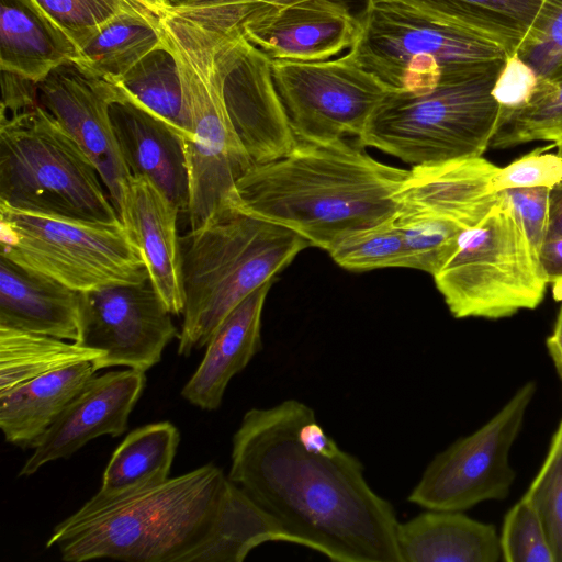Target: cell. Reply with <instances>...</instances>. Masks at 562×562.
<instances>
[{"label": "cell", "instance_id": "cell-1", "mask_svg": "<svg viewBox=\"0 0 562 562\" xmlns=\"http://www.w3.org/2000/svg\"><path fill=\"white\" fill-rule=\"evenodd\" d=\"M308 405L291 398L247 411L232 440L228 479L271 514L296 544L336 562H401L398 520L358 458L323 453L297 435Z\"/></svg>", "mask_w": 562, "mask_h": 562}, {"label": "cell", "instance_id": "cell-2", "mask_svg": "<svg viewBox=\"0 0 562 562\" xmlns=\"http://www.w3.org/2000/svg\"><path fill=\"white\" fill-rule=\"evenodd\" d=\"M409 170L380 162L346 139L295 140L292 150L255 164L228 203L329 251L345 237L395 216Z\"/></svg>", "mask_w": 562, "mask_h": 562}, {"label": "cell", "instance_id": "cell-3", "mask_svg": "<svg viewBox=\"0 0 562 562\" xmlns=\"http://www.w3.org/2000/svg\"><path fill=\"white\" fill-rule=\"evenodd\" d=\"M226 480L209 463L120 496H93L55 526L46 547L67 562H183L206 536Z\"/></svg>", "mask_w": 562, "mask_h": 562}, {"label": "cell", "instance_id": "cell-4", "mask_svg": "<svg viewBox=\"0 0 562 562\" xmlns=\"http://www.w3.org/2000/svg\"><path fill=\"white\" fill-rule=\"evenodd\" d=\"M183 322L178 353L189 356L252 291L310 247L299 234L227 203L180 236Z\"/></svg>", "mask_w": 562, "mask_h": 562}, {"label": "cell", "instance_id": "cell-5", "mask_svg": "<svg viewBox=\"0 0 562 562\" xmlns=\"http://www.w3.org/2000/svg\"><path fill=\"white\" fill-rule=\"evenodd\" d=\"M162 37L182 81L193 139L184 143L190 184V229L202 226L228 203L237 181L256 164L226 109L217 60V29L164 13Z\"/></svg>", "mask_w": 562, "mask_h": 562}, {"label": "cell", "instance_id": "cell-6", "mask_svg": "<svg viewBox=\"0 0 562 562\" xmlns=\"http://www.w3.org/2000/svg\"><path fill=\"white\" fill-rule=\"evenodd\" d=\"M502 66L442 79L426 93L391 91L359 143L413 166L483 156L502 123L492 95Z\"/></svg>", "mask_w": 562, "mask_h": 562}, {"label": "cell", "instance_id": "cell-7", "mask_svg": "<svg viewBox=\"0 0 562 562\" xmlns=\"http://www.w3.org/2000/svg\"><path fill=\"white\" fill-rule=\"evenodd\" d=\"M91 160L40 104L0 119V203L69 218L119 223Z\"/></svg>", "mask_w": 562, "mask_h": 562}, {"label": "cell", "instance_id": "cell-8", "mask_svg": "<svg viewBox=\"0 0 562 562\" xmlns=\"http://www.w3.org/2000/svg\"><path fill=\"white\" fill-rule=\"evenodd\" d=\"M349 54L391 91L426 93L446 78L503 65L507 53L462 29L396 3H368Z\"/></svg>", "mask_w": 562, "mask_h": 562}, {"label": "cell", "instance_id": "cell-9", "mask_svg": "<svg viewBox=\"0 0 562 562\" xmlns=\"http://www.w3.org/2000/svg\"><path fill=\"white\" fill-rule=\"evenodd\" d=\"M434 280L456 318L499 319L535 310L548 288L538 251L503 192L479 225L462 232Z\"/></svg>", "mask_w": 562, "mask_h": 562}, {"label": "cell", "instance_id": "cell-10", "mask_svg": "<svg viewBox=\"0 0 562 562\" xmlns=\"http://www.w3.org/2000/svg\"><path fill=\"white\" fill-rule=\"evenodd\" d=\"M1 255L83 292L149 278L125 226L0 203Z\"/></svg>", "mask_w": 562, "mask_h": 562}, {"label": "cell", "instance_id": "cell-11", "mask_svg": "<svg viewBox=\"0 0 562 562\" xmlns=\"http://www.w3.org/2000/svg\"><path fill=\"white\" fill-rule=\"evenodd\" d=\"M536 391L535 381L526 382L482 427L435 456L407 501L425 509L464 512L506 498L516 476L509 452Z\"/></svg>", "mask_w": 562, "mask_h": 562}, {"label": "cell", "instance_id": "cell-12", "mask_svg": "<svg viewBox=\"0 0 562 562\" xmlns=\"http://www.w3.org/2000/svg\"><path fill=\"white\" fill-rule=\"evenodd\" d=\"M272 78L296 140L359 137L391 90L348 53L321 61H271Z\"/></svg>", "mask_w": 562, "mask_h": 562}, {"label": "cell", "instance_id": "cell-13", "mask_svg": "<svg viewBox=\"0 0 562 562\" xmlns=\"http://www.w3.org/2000/svg\"><path fill=\"white\" fill-rule=\"evenodd\" d=\"M80 325L76 342L101 351L97 370L123 366L145 372L166 346L179 338L170 311L150 278L80 292Z\"/></svg>", "mask_w": 562, "mask_h": 562}, {"label": "cell", "instance_id": "cell-14", "mask_svg": "<svg viewBox=\"0 0 562 562\" xmlns=\"http://www.w3.org/2000/svg\"><path fill=\"white\" fill-rule=\"evenodd\" d=\"M214 27L225 105L245 148L256 164L289 154L296 139L273 82L271 60L240 30Z\"/></svg>", "mask_w": 562, "mask_h": 562}, {"label": "cell", "instance_id": "cell-15", "mask_svg": "<svg viewBox=\"0 0 562 562\" xmlns=\"http://www.w3.org/2000/svg\"><path fill=\"white\" fill-rule=\"evenodd\" d=\"M115 86L67 61L37 82V101L94 165L119 214L132 177L109 108Z\"/></svg>", "mask_w": 562, "mask_h": 562}, {"label": "cell", "instance_id": "cell-16", "mask_svg": "<svg viewBox=\"0 0 562 562\" xmlns=\"http://www.w3.org/2000/svg\"><path fill=\"white\" fill-rule=\"evenodd\" d=\"M145 383V372L131 368L92 376L40 439L19 475L69 458L97 437L121 436Z\"/></svg>", "mask_w": 562, "mask_h": 562}, {"label": "cell", "instance_id": "cell-17", "mask_svg": "<svg viewBox=\"0 0 562 562\" xmlns=\"http://www.w3.org/2000/svg\"><path fill=\"white\" fill-rule=\"evenodd\" d=\"M498 168L483 156L413 166L395 194V215L475 227L498 201L491 189Z\"/></svg>", "mask_w": 562, "mask_h": 562}, {"label": "cell", "instance_id": "cell-18", "mask_svg": "<svg viewBox=\"0 0 562 562\" xmlns=\"http://www.w3.org/2000/svg\"><path fill=\"white\" fill-rule=\"evenodd\" d=\"M359 29L360 16L342 0H303L248 24L243 35L271 61H321L351 48Z\"/></svg>", "mask_w": 562, "mask_h": 562}, {"label": "cell", "instance_id": "cell-19", "mask_svg": "<svg viewBox=\"0 0 562 562\" xmlns=\"http://www.w3.org/2000/svg\"><path fill=\"white\" fill-rule=\"evenodd\" d=\"M109 112L131 175L148 178L180 212H188L190 184L183 139L116 86Z\"/></svg>", "mask_w": 562, "mask_h": 562}, {"label": "cell", "instance_id": "cell-20", "mask_svg": "<svg viewBox=\"0 0 562 562\" xmlns=\"http://www.w3.org/2000/svg\"><path fill=\"white\" fill-rule=\"evenodd\" d=\"M178 207L148 178H130L119 216L139 249L149 278L171 314H182L184 293L181 269Z\"/></svg>", "mask_w": 562, "mask_h": 562}, {"label": "cell", "instance_id": "cell-21", "mask_svg": "<svg viewBox=\"0 0 562 562\" xmlns=\"http://www.w3.org/2000/svg\"><path fill=\"white\" fill-rule=\"evenodd\" d=\"M80 292L0 255V326L77 341Z\"/></svg>", "mask_w": 562, "mask_h": 562}, {"label": "cell", "instance_id": "cell-22", "mask_svg": "<svg viewBox=\"0 0 562 562\" xmlns=\"http://www.w3.org/2000/svg\"><path fill=\"white\" fill-rule=\"evenodd\" d=\"M271 284L252 291L215 329L204 358L181 391L189 403L206 411L218 408L232 378L261 349V315Z\"/></svg>", "mask_w": 562, "mask_h": 562}, {"label": "cell", "instance_id": "cell-23", "mask_svg": "<svg viewBox=\"0 0 562 562\" xmlns=\"http://www.w3.org/2000/svg\"><path fill=\"white\" fill-rule=\"evenodd\" d=\"M401 562H497L502 560L494 525L461 510L426 509L398 522Z\"/></svg>", "mask_w": 562, "mask_h": 562}, {"label": "cell", "instance_id": "cell-24", "mask_svg": "<svg viewBox=\"0 0 562 562\" xmlns=\"http://www.w3.org/2000/svg\"><path fill=\"white\" fill-rule=\"evenodd\" d=\"M77 53L69 36L33 0H0V69L37 83Z\"/></svg>", "mask_w": 562, "mask_h": 562}, {"label": "cell", "instance_id": "cell-25", "mask_svg": "<svg viewBox=\"0 0 562 562\" xmlns=\"http://www.w3.org/2000/svg\"><path fill=\"white\" fill-rule=\"evenodd\" d=\"M94 372L92 361H83L1 394L0 427L5 441L22 449H34Z\"/></svg>", "mask_w": 562, "mask_h": 562}, {"label": "cell", "instance_id": "cell-26", "mask_svg": "<svg viewBox=\"0 0 562 562\" xmlns=\"http://www.w3.org/2000/svg\"><path fill=\"white\" fill-rule=\"evenodd\" d=\"M271 541L296 544L279 520L227 477L206 536L183 562H241L252 549Z\"/></svg>", "mask_w": 562, "mask_h": 562}, {"label": "cell", "instance_id": "cell-27", "mask_svg": "<svg viewBox=\"0 0 562 562\" xmlns=\"http://www.w3.org/2000/svg\"><path fill=\"white\" fill-rule=\"evenodd\" d=\"M401 4L462 27L499 47L519 50L546 0H368Z\"/></svg>", "mask_w": 562, "mask_h": 562}, {"label": "cell", "instance_id": "cell-28", "mask_svg": "<svg viewBox=\"0 0 562 562\" xmlns=\"http://www.w3.org/2000/svg\"><path fill=\"white\" fill-rule=\"evenodd\" d=\"M161 15L144 4L122 10L102 25L72 61L94 77L116 82L162 43Z\"/></svg>", "mask_w": 562, "mask_h": 562}, {"label": "cell", "instance_id": "cell-29", "mask_svg": "<svg viewBox=\"0 0 562 562\" xmlns=\"http://www.w3.org/2000/svg\"><path fill=\"white\" fill-rule=\"evenodd\" d=\"M179 441L180 434L169 422L131 431L112 453L94 496L115 497L166 481Z\"/></svg>", "mask_w": 562, "mask_h": 562}, {"label": "cell", "instance_id": "cell-30", "mask_svg": "<svg viewBox=\"0 0 562 562\" xmlns=\"http://www.w3.org/2000/svg\"><path fill=\"white\" fill-rule=\"evenodd\" d=\"M113 85L126 97L165 121L184 143L193 139L179 67L164 37L159 46Z\"/></svg>", "mask_w": 562, "mask_h": 562}, {"label": "cell", "instance_id": "cell-31", "mask_svg": "<svg viewBox=\"0 0 562 562\" xmlns=\"http://www.w3.org/2000/svg\"><path fill=\"white\" fill-rule=\"evenodd\" d=\"M76 341L0 326V395L69 366L103 358Z\"/></svg>", "mask_w": 562, "mask_h": 562}, {"label": "cell", "instance_id": "cell-32", "mask_svg": "<svg viewBox=\"0 0 562 562\" xmlns=\"http://www.w3.org/2000/svg\"><path fill=\"white\" fill-rule=\"evenodd\" d=\"M535 140L562 149V58L543 76L530 102L501 124L492 148H508Z\"/></svg>", "mask_w": 562, "mask_h": 562}, {"label": "cell", "instance_id": "cell-33", "mask_svg": "<svg viewBox=\"0 0 562 562\" xmlns=\"http://www.w3.org/2000/svg\"><path fill=\"white\" fill-rule=\"evenodd\" d=\"M394 217L345 237L328 251L330 257L352 271L405 268L403 235Z\"/></svg>", "mask_w": 562, "mask_h": 562}, {"label": "cell", "instance_id": "cell-34", "mask_svg": "<svg viewBox=\"0 0 562 562\" xmlns=\"http://www.w3.org/2000/svg\"><path fill=\"white\" fill-rule=\"evenodd\" d=\"M404 240L405 268L436 276L456 252L462 227L432 217H398Z\"/></svg>", "mask_w": 562, "mask_h": 562}, {"label": "cell", "instance_id": "cell-35", "mask_svg": "<svg viewBox=\"0 0 562 562\" xmlns=\"http://www.w3.org/2000/svg\"><path fill=\"white\" fill-rule=\"evenodd\" d=\"M499 546L506 562H555L543 521L526 493L506 513Z\"/></svg>", "mask_w": 562, "mask_h": 562}, {"label": "cell", "instance_id": "cell-36", "mask_svg": "<svg viewBox=\"0 0 562 562\" xmlns=\"http://www.w3.org/2000/svg\"><path fill=\"white\" fill-rule=\"evenodd\" d=\"M526 494L540 514L555 562H562V419Z\"/></svg>", "mask_w": 562, "mask_h": 562}, {"label": "cell", "instance_id": "cell-37", "mask_svg": "<svg viewBox=\"0 0 562 562\" xmlns=\"http://www.w3.org/2000/svg\"><path fill=\"white\" fill-rule=\"evenodd\" d=\"M303 0H162L164 10L225 30L248 24Z\"/></svg>", "mask_w": 562, "mask_h": 562}, {"label": "cell", "instance_id": "cell-38", "mask_svg": "<svg viewBox=\"0 0 562 562\" xmlns=\"http://www.w3.org/2000/svg\"><path fill=\"white\" fill-rule=\"evenodd\" d=\"M33 1L69 36L77 50L81 49L103 24L122 10L134 4H144L138 0Z\"/></svg>", "mask_w": 562, "mask_h": 562}, {"label": "cell", "instance_id": "cell-39", "mask_svg": "<svg viewBox=\"0 0 562 562\" xmlns=\"http://www.w3.org/2000/svg\"><path fill=\"white\" fill-rule=\"evenodd\" d=\"M551 147V146H550ZM536 148L498 168L491 181V189L499 193L509 189L548 188L562 183V149Z\"/></svg>", "mask_w": 562, "mask_h": 562}, {"label": "cell", "instance_id": "cell-40", "mask_svg": "<svg viewBox=\"0 0 562 562\" xmlns=\"http://www.w3.org/2000/svg\"><path fill=\"white\" fill-rule=\"evenodd\" d=\"M517 54L539 77L562 58V0H546L539 20Z\"/></svg>", "mask_w": 562, "mask_h": 562}, {"label": "cell", "instance_id": "cell-41", "mask_svg": "<svg viewBox=\"0 0 562 562\" xmlns=\"http://www.w3.org/2000/svg\"><path fill=\"white\" fill-rule=\"evenodd\" d=\"M538 82V72L517 53L506 57L492 89L502 109V122L530 102Z\"/></svg>", "mask_w": 562, "mask_h": 562}, {"label": "cell", "instance_id": "cell-42", "mask_svg": "<svg viewBox=\"0 0 562 562\" xmlns=\"http://www.w3.org/2000/svg\"><path fill=\"white\" fill-rule=\"evenodd\" d=\"M550 190L521 188L503 191L538 255L548 234Z\"/></svg>", "mask_w": 562, "mask_h": 562}, {"label": "cell", "instance_id": "cell-43", "mask_svg": "<svg viewBox=\"0 0 562 562\" xmlns=\"http://www.w3.org/2000/svg\"><path fill=\"white\" fill-rule=\"evenodd\" d=\"M1 70V117L26 111L36 104L37 83L11 71Z\"/></svg>", "mask_w": 562, "mask_h": 562}, {"label": "cell", "instance_id": "cell-44", "mask_svg": "<svg viewBox=\"0 0 562 562\" xmlns=\"http://www.w3.org/2000/svg\"><path fill=\"white\" fill-rule=\"evenodd\" d=\"M539 261L555 300L562 301V234H548L539 249Z\"/></svg>", "mask_w": 562, "mask_h": 562}, {"label": "cell", "instance_id": "cell-45", "mask_svg": "<svg viewBox=\"0 0 562 562\" xmlns=\"http://www.w3.org/2000/svg\"><path fill=\"white\" fill-rule=\"evenodd\" d=\"M546 346L560 380L562 381V303L557 313L553 329L546 339Z\"/></svg>", "mask_w": 562, "mask_h": 562}, {"label": "cell", "instance_id": "cell-46", "mask_svg": "<svg viewBox=\"0 0 562 562\" xmlns=\"http://www.w3.org/2000/svg\"><path fill=\"white\" fill-rule=\"evenodd\" d=\"M548 234H562V183L550 190Z\"/></svg>", "mask_w": 562, "mask_h": 562}, {"label": "cell", "instance_id": "cell-47", "mask_svg": "<svg viewBox=\"0 0 562 562\" xmlns=\"http://www.w3.org/2000/svg\"><path fill=\"white\" fill-rule=\"evenodd\" d=\"M138 1L143 2L148 8L158 12L159 14L165 13L162 0H138Z\"/></svg>", "mask_w": 562, "mask_h": 562}]
</instances>
